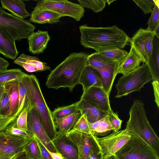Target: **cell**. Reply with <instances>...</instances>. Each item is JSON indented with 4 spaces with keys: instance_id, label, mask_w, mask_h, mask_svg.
Wrapping results in <instances>:
<instances>
[{
    "instance_id": "1",
    "label": "cell",
    "mask_w": 159,
    "mask_h": 159,
    "mask_svg": "<svg viewBox=\"0 0 159 159\" xmlns=\"http://www.w3.org/2000/svg\"><path fill=\"white\" fill-rule=\"evenodd\" d=\"M81 45L100 53L121 49L128 44L130 39L116 25L107 27H91L85 25L79 27Z\"/></svg>"
},
{
    "instance_id": "2",
    "label": "cell",
    "mask_w": 159,
    "mask_h": 159,
    "mask_svg": "<svg viewBox=\"0 0 159 159\" xmlns=\"http://www.w3.org/2000/svg\"><path fill=\"white\" fill-rule=\"evenodd\" d=\"M89 54L84 52L71 53L62 62L52 70L46 83L48 88H67L71 92L79 84L82 72L87 66Z\"/></svg>"
},
{
    "instance_id": "3",
    "label": "cell",
    "mask_w": 159,
    "mask_h": 159,
    "mask_svg": "<svg viewBox=\"0 0 159 159\" xmlns=\"http://www.w3.org/2000/svg\"><path fill=\"white\" fill-rule=\"evenodd\" d=\"M27 96L30 104L37 111L44 129L52 141L57 131L53 119L52 111L48 106L43 95L38 80L34 75L26 74L21 79Z\"/></svg>"
},
{
    "instance_id": "4",
    "label": "cell",
    "mask_w": 159,
    "mask_h": 159,
    "mask_svg": "<svg viewBox=\"0 0 159 159\" xmlns=\"http://www.w3.org/2000/svg\"><path fill=\"white\" fill-rule=\"evenodd\" d=\"M129 115L126 129L131 134L143 141L159 156V139L147 119L141 101L134 100Z\"/></svg>"
},
{
    "instance_id": "5",
    "label": "cell",
    "mask_w": 159,
    "mask_h": 159,
    "mask_svg": "<svg viewBox=\"0 0 159 159\" xmlns=\"http://www.w3.org/2000/svg\"><path fill=\"white\" fill-rule=\"evenodd\" d=\"M152 80V76L148 65L143 63L138 69L119 78L115 85L117 93L115 97L120 98L133 92H140L145 84Z\"/></svg>"
},
{
    "instance_id": "6",
    "label": "cell",
    "mask_w": 159,
    "mask_h": 159,
    "mask_svg": "<svg viewBox=\"0 0 159 159\" xmlns=\"http://www.w3.org/2000/svg\"><path fill=\"white\" fill-rule=\"evenodd\" d=\"M0 26L15 41L28 39L35 28L30 21L19 18L8 13L1 6Z\"/></svg>"
},
{
    "instance_id": "7",
    "label": "cell",
    "mask_w": 159,
    "mask_h": 159,
    "mask_svg": "<svg viewBox=\"0 0 159 159\" xmlns=\"http://www.w3.org/2000/svg\"><path fill=\"white\" fill-rule=\"evenodd\" d=\"M118 159H159L146 143L131 134L130 139L115 153Z\"/></svg>"
},
{
    "instance_id": "8",
    "label": "cell",
    "mask_w": 159,
    "mask_h": 159,
    "mask_svg": "<svg viewBox=\"0 0 159 159\" xmlns=\"http://www.w3.org/2000/svg\"><path fill=\"white\" fill-rule=\"evenodd\" d=\"M34 9L49 10L62 17H70L77 21L81 20L84 13V8L80 4L66 0H40Z\"/></svg>"
},
{
    "instance_id": "9",
    "label": "cell",
    "mask_w": 159,
    "mask_h": 159,
    "mask_svg": "<svg viewBox=\"0 0 159 159\" xmlns=\"http://www.w3.org/2000/svg\"><path fill=\"white\" fill-rule=\"evenodd\" d=\"M131 134L125 128L113 132L106 137L95 136L100 147L102 159L113 155L120 148L130 139Z\"/></svg>"
},
{
    "instance_id": "10",
    "label": "cell",
    "mask_w": 159,
    "mask_h": 159,
    "mask_svg": "<svg viewBox=\"0 0 159 159\" xmlns=\"http://www.w3.org/2000/svg\"><path fill=\"white\" fill-rule=\"evenodd\" d=\"M66 135L76 146L79 159H88L94 152L101 153L100 147L95 136L78 131L72 129Z\"/></svg>"
},
{
    "instance_id": "11",
    "label": "cell",
    "mask_w": 159,
    "mask_h": 159,
    "mask_svg": "<svg viewBox=\"0 0 159 159\" xmlns=\"http://www.w3.org/2000/svg\"><path fill=\"white\" fill-rule=\"evenodd\" d=\"M27 125V132L31 136L37 138L48 151L59 153L46 133L37 111L30 103L28 113Z\"/></svg>"
},
{
    "instance_id": "12",
    "label": "cell",
    "mask_w": 159,
    "mask_h": 159,
    "mask_svg": "<svg viewBox=\"0 0 159 159\" xmlns=\"http://www.w3.org/2000/svg\"><path fill=\"white\" fill-rule=\"evenodd\" d=\"M154 34L140 28L130 39L129 43L135 52L141 58L142 62L147 64L152 49Z\"/></svg>"
},
{
    "instance_id": "13",
    "label": "cell",
    "mask_w": 159,
    "mask_h": 159,
    "mask_svg": "<svg viewBox=\"0 0 159 159\" xmlns=\"http://www.w3.org/2000/svg\"><path fill=\"white\" fill-rule=\"evenodd\" d=\"M33 137L23 138L0 133V158L14 157L24 152L25 146Z\"/></svg>"
},
{
    "instance_id": "14",
    "label": "cell",
    "mask_w": 159,
    "mask_h": 159,
    "mask_svg": "<svg viewBox=\"0 0 159 159\" xmlns=\"http://www.w3.org/2000/svg\"><path fill=\"white\" fill-rule=\"evenodd\" d=\"M109 97L102 88L92 87L83 91L80 99L88 101L102 110L108 112L111 109Z\"/></svg>"
},
{
    "instance_id": "15",
    "label": "cell",
    "mask_w": 159,
    "mask_h": 159,
    "mask_svg": "<svg viewBox=\"0 0 159 159\" xmlns=\"http://www.w3.org/2000/svg\"><path fill=\"white\" fill-rule=\"evenodd\" d=\"M52 141L63 159H79L77 148L66 134L57 135Z\"/></svg>"
},
{
    "instance_id": "16",
    "label": "cell",
    "mask_w": 159,
    "mask_h": 159,
    "mask_svg": "<svg viewBox=\"0 0 159 159\" xmlns=\"http://www.w3.org/2000/svg\"><path fill=\"white\" fill-rule=\"evenodd\" d=\"M123 60L110 63L96 69L100 74L102 88L109 96L115 77L118 74L119 68Z\"/></svg>"
},
{
    "instance_id": "17",
    "label": "cell",
    "mask_w": 159,
    "mask_h": 159,
    "mask_svg": "<svg viewBox=\"0 0 159 159\" xmlns=\"http://www.w3.org/2000/svg\"><path fill=\"white\" fill-rule=\"evenodd\" d=\"M14 62L29 72L42 71L50 69L46 63L41 61L37 57L24 53L22 54Z\"/></svg>"
},
{
    "instance_id": "18",
    "label": "cell",
    "mask_w": 159,
    "mask_h": 159,
    "mask_svg": "<svg viewBox=\"0 0 159 159\" xmlns=\"http://www.w3.org/2000/svg\"><path fill=\"white\" fill-rule=\"evenodd\" d=\"M29 51L34 54L42 53L46 49L50 37L47 31L38 30L28 39Z\"/></svg>"
},
{
    "instance_id": "19",
    "label": "cell",
    "mask_w": 159,
    "mask_h": 159,
    "mask_svg": "<svg viewBox=\"0 0 159 159\" xmlns=\"http://www.w3.org/2000/svg\"><path fill=\"white\" fill-rule=\"evenodd\" d=\"M19 80L10 81L4 85L5 90L8 94L10 101V109L6 116L8 117H17V113L19 104L18 81Z\"/></svg>"
},
{
    "instance_id": "20",
    "label": "cell",
    "mask_w": 159,
    "mask_h": 159,
    "mask_svg": "<svg viewBox=\"0 0 159 159\" xmlns=\"http://www.w3.org/2000/svg\"><path fill=\"white\" fill-rule=\"evenodd\" d=\"M79 84L82 86L83 91L92 87L102 88L100 73L95 68L87 65L82 72Z\"/></svg>"
},
{
    "instance_id": "21",
    "label": "cell",
    "mask_w": 159,
    "mask_h": 159,
    "mask_svg": "<svg viewBox=\"0 0 159 159\" xmlns=\"http://www.w3.org/2000/svg\"><path fill=\"white\" fill-rule=\"evenodd\" d=\"M78 107L81 115L84 114L89 122L98 121L107 114L108 112L103 111L90 102L80 99L78 101Z\"/></svg>"
},
{
    "instance_id": "22",
    "label": "cell",
    "mask_w": 159,
    "mask_h": 159,
    "mask_svg": "<svg viewBox=\"0 0 159 159\" xmlns=\"http://www.w3.org/2000/svg\"><path fill=\"white\" fill-rule=\"evenodd\" d=\"M0 53L12 60H15L18 54L15 41L0 26Z\"/></svg>"
},
{
    "instance_id": "23",
    "label": "cell",
    "mask_w": 159,
    "mask_h": 159,
    "mask_svg": "<svg viewBox=\"0 0 159 159\" xmlns=\"http://www.w3.org/2000/svg\"><path fill=\"white\" fill-rule=\"evenodd\" d=\"M30 22L40 24H54L59 22L62 16L48 10L34 9L30 14Z\"/></svg>"
},
{
    "instance_id": "24",
    "label": "cell",
    "mask_w": 159,
    "mask_h": 159,
    "mask_svg": "<svg viewBox=\"0 0 159 159\" xmlns=\"http://www.w3.org/2000/svg\"><path fill=\"white\" fill-rule=\"evenodd\" d=\"M146 64L152 75V81H159V38L155 35L151 53Z\"/></svg>"
},
{
    "instance_id": "25",
    "label": "cell",
    "mask_w": 159,
    "mask_h": 159,
    "mask_svg": "<svg viewBox=\"0 0 159 159\" xmlns=\"http://www.w3.org/2000/svg\"><path fill=\"white\" fill-rule=\"evenodd\" d=\"M2 7L10 11L13 16L24 19L30 16L25 8V4L21 0H2Z\"/></svg>"
},
{
    "instance_id": "26",
    "label": "cell",
    "mask_w": 159,
    "mask_h": 159,
    "mask_svg": "<svg viewBox=\"0 0 159 159\" xmlns=\"http://www.w3.org/2000/svg\"><path fill=\"white\" fill-rule=\"evenodd\" d=\"M142 62L139 55L131 47L130 51L122 62L119 68L118 74L124 75L139 68Z\"/></svg>"
},
{
    "instance_id": "27",
    "label": "cell",
    "mask_w": 159,
    "mask_h": 159,
    "mask_svg": "<svg viewBox=\"0 0 159 159\" xmlns=\"http://www.w3.org/2000/svg\"><path fill=\"white\" fill-rule=\"evenodd\" d=\"M81 116L80 111L54 121L56 128L58 129L57 135L66 134L73 128Z\"/></svg>"
},
{
    "instance_id": "28",
    "label": "cell",
    "mask_w": 159,
    "mask_h": 159,
    "mask_svg": "<svg viewBox=\"0 0 159 159\" xmlns=\"http://www.w3.org/2000/svg\"><path fill=\"white\" fill-rule=\"evenodd\" d=\"M88 123L91 134L96 137L106 135L113 129L107 114L98 121Z\"/></svg>"
},
{
    "instance_id": "29",
    "label": "cell",
    "mask_w": 159,
    "mask_h": 159,
    "mask_svg": "<svg viewBox=\"0 0 159 159\" xmlns=\"http://www.w3.org/2000/svg\"><path fill=\"white\" fill-rule=\"evenodd\" d=\"M80 111L78 101L71 105L58 107L52 112L53 121Z\"/></svg>"
},
{
    "instance_id": "30",
    "label": "cell",
    "mask_w": 159,
    "mask_h": 159,
    "mask_svg": "<svg viewBox=\"0 0 159 159\" xmlns=\"http://www.w3.org/2000/svg\"><path fill=\"white\" fill-rule=\"evenodd\" d=\"M25 74L18 68L0 71V85H4L10 81L21 79Z\"/></svg>"
},
{
    "instance_id": "31",
    "label": "cell",
    "mask_w": 159,
    "mask_h": 159,
    "mask_svg": "<svg viewBox=\"0 0 159 159\" xmlns=\"http://www.w3.org/2000/svg\"><path fill=\"white\" fill-rule=\"evenodd\" d=\"M23 152L25 155L29 158L42 159L39 147L33 137L24 147Z\"/></svg>"
},
{
    "instance_id": "32",
    "label": "cell",
    "mask_w": 159,
    "mask_h": 159,
    "mask_svg": "<svg viewBox=\"0 0 159 159\" xmlns=\"http://www.w3.org/2000/svg\"><path fill=\"white\" fill-rule=\"evenodd\" d=\"M112 62L99 53L95 52L89 55L87 65L97 69Z\"/></svg>"
},
{
    "instance_id": "33",
    "label": "cell",
    "mask_w": 159,
    "mask_h": 159,
    "mask_svg": "<svg viewBox=\"0 0 159 159\" xmlns=\"http://www.w3.org/2000/svg\"><path fill=\"white\" fill-rule=\"evenodd\" d=\"M78 1L83 7L91 9L95 13L102 11L107 3L106 0H78Z\"/></svg>"
},
{
    "instance_id": "34",
    "label": "cell",
    "mask_w": 159,
    "mask_h": 159,
    "mask_svg": "<svg viewBox=\"0 0 159 159\" xmlns=\"http://www.w3.org/2000/svg\"><path fill=\"white\" fill-rule=\"evenodd\" d=\"M99 53L109 60L111 61L116 62L123 60L128 52L121 49H116Z\"/></svg>"
},
{
    "instance_id": "35",
    "label": "cell",
    "mask_w": 159,
    "mask_h": 159,
    "mask_svg": "<svg viewBox=\"0 0 159 159\" xmlns=\"http://www.w3.org/2000/svg\"><path fill=\"white\" fill-rule=\"evenodd\" d=\"M30 102H28L27 105L21 111L16 120L14 122L15 125L18 128L27 131L28 130L27 115Z\"/></svg>"
},
{
    "instance_id": "36",
    "label": "cell",
    "mask_w": 159,
    "mask_h": 159,
    "mask_svg": "<svg viewBox=\"0 0 159 159\" xmlns=\"http://www.w3.org/2000/svg\"><path fill=\"white\" fill-rule=\"evenodd\" d=\"M21 79L18 81L19 104L17 113V116L29 102L27 96L25 89L21 81Z\"/></svg>"
},
{
    "instance_id": "37",
    "label": "cell",
    "mask_w": 159,
    "mask_h": 159,
    "mask_svg": "<svg viewBox=\"0 0 159 159\" xmlns=\"http://www.w3.org/2000/svg\"><path fill=\"white\" fill-rule=\"evenodd\" d=\"M151 13V15L147 23L148 26L146 30L154 33L159 25V7L156 5Z\"/></svg>"
},
{
    "instance_id": "38",
    "label": "cell",
    "mask_w": 159,
    "mask_h": 159,
    "mask_svg": "<svg viewBox=\"0 0 159 159\" xmlns=\"http://www.w3.org/2000/svg\"><path fill=\"white\" fill-rule=\"evenodd\" d=\"M75 130L84 134H91L88 121L84 114L81 115V116L73 128Z\"/></svg>"
},
{
    "instance_id": "39",
    "label": "cell",
    "mask_w": 159,
    "mask_h": 159,
    "mask_svg": "<svg viewBox=\"0 0 159 159\" xmlns=\"http://www.w3.org/2000/svg\"><path fill=\"white\" fill-rule=\"evenodd\" d=\"M4 132L8 134L23 138L32 137L27 131L21 130L16 127L15 125L14 122L7 126Z\"/></svg>"
},
{
    "instance_id": "40",
    "label": "cell",
    "mask_w": 159,
    "mask_h": 159,
    "mask_svg": "<svg viewBox=\"0 0 159 159\" xmlns=\"http://www.w3.org/2000/svg\"><path fill=\"white\" fill-rule=\"evenodd\" d=\"M133 1L141 8L145 14L152 13L156 5L153 0H133Z\"/></svg>"
},
{
    "instance_id": "41",
    "label": "cell",
    "mask_w": 159,
    "mask_h": 159,
    "mask_svg": "<svg viewBox=\"0 0 159 159\" xmlns=\"http://www.w3.org/2000/svg\"><path fill=\"white\" fill-rule=\"evenodd\" d=\"M109 120L113 128V132H117L121 128L122 120L119 117L117 113L114 112L111 109L108 112Z\"/></svg>"
},
{
    "instance_id": "42",
    "label": "cell",
    "mask_w": 159,
    "mask_h": 159,
    "mask_svg": "<svg viewBox=\"0 0 159 159\" xmlns=\"http://www.w3.org/2000/svg\"><path fill=\"white\" fill-rule=\"evenodd\" d=\"M10 107V101L7 92L5 90L4 93L0 102V116L6 117Z\"/></svg>"
},
{
    "instance_id": "43",
    "label": "cell",
    "mask_w": 159,
    "mask_h": 159,
    "mask_svg": "<svg viewBox=\"0 0 159 159\" xmlns=\"http://www.w3.org/2000/svg\"><path fill=\"white\" fill-rule=\"evenodd\" d=\"M17 117L14 116L9 118L0 116V133L4 132L7 126L10 124L14 122Z\"/></svg>"
},
{
    "instance_id": "44",
    "label": "cell",
    "mask_w": 159,
    "mask_h": 159,
    "mask_svg": "<svg viewBox=\"0 0 159 159\" xmlns=\"http://www.w3.org/2000/svg\"><path fill=\"white\" fill-rule=\"evenodd\" d=\"M34 137L40 148L42 159H53L48 150L41 142L36 137Z\"/></svg>"
},
{
    "instance_id": "45",
    "label": "cell",
    "mask_w": 159,
    "mask_h": 159,
    "mask_svg": "<svg viewBox=\"0 0 159 159\" xmlns=\"http://www.w3.org/2000/svg\"><path fill=\"white\" fill-rule=\"evenodd\" d=\"M152 84L153 86L155 101L158 107H159V81H152Z\"/></svg>"
},
{
    "instance_id": "46",
    "label": "cell",
    "mask_w": 159,
    "mask_h": 159,
    "mask_svg": "<svg viewBox=\"0 0 159 159\" xmlns=\"http://www.w3.org/2000/svg\"><path fill=\"white\" fill-rule=\"evenodd\" d=\"M9 65L7 61L0 57V71L7 70Z\"/></svg>"
},
{
    "instance_id": "47",
    "label": "cell",
    "mask_w": 159,
    "mask_h": 159,
    "mask_svg": "<svg viewBox=\"0 0 159 159\" xmlns=\"http://www.w3.org/2000/svg\"><path fill=\"white\" fill-rule=\"evenodd\" d=\"M88 159H102L101 153L94 152L91 154Z\"/></svg>"
},
{
    "instance_id": "48",
    "label": "cell",
    "mask_w": 159,
    "mask_h": 159,
    "mask_svg": "<svg viewBox=\"0 0 159 159\" xmlns=\"http://www.w3.org/2000/svg\"><path fill=\"white\" fill-rule=\"evenodd\" d=\"M53 159H63L61 155L59 153L52 152L48 150Z\"/></svg>"
},
{
    "instance_id": "49",
    "label": "cell",
    "mask_w": 159,
    "mask_h": 159,
    "mask_svg": "<svg viewBox=\"0 0 159 159\" xmlns=\"http://www.w3.org/2000/svg\"><path fill=\"white\" fill-rule=\"evenodd\" d=\"M13 159H32L26 156L24 152H20L16 155L14 157Z\"/></svg>"
},
{
    "instance_id": "50",
    "label": "cell",
    "mask_w": 159,
    "mask_h": 159,
    "mask_svg": "<svg viewBox=\"0 0 159 159\" xmlns=\"http://www.w3.org/2000/svg\"><path fill=\"white\" fill-rule=\"evenodd\" d=\"M5 92L4 86L0 85V102Z\"/></svg>"
},
{
    "instance_id": "51",
    "label": "cell",
    "mask_w": 159,
    "mask_h": 159,
    "mask_svg": "<svg viewBox=\"0 0 159 159\" xmlns=\"http://www.w3.org/2000/svg\"><path fill=\"white\" fill-rule=\"evenodd\" d=\"M154 33V34L157 37L159 38V25L157 27V29H156Z\"/></svg>"
},
{
    "instance_id": "52",
    "label": "cell",
    "mask_w": 159,
    "mask_h": 159,
    "mask_svg": "<svg viewBox=\"0 0 159 159\" xmlns=\"http://www.w3.org/2000/svg\"><path fill=\"white\" fill-rule=\"evenodd\" d=\"M103 159H118L115 155L107 157Z\"/></svg>"
},
{
    "instance_id": "53",
    "label": "cell",
    "mask_w": 159,
    "mask_h": 159,
    "mask_svg": "<svg viewBox=\"0 0 159 159\" xmlns=\"http://www.w3.org/2000/svg\"><path fill=\"white\" fill-rule=\"evenodd\" d=\"M115 1V0H106V2L107 3L108 5H109L111 3H112L113 2Z\"/></svg>"
},
{
    "instance_id": "54",
    "label": "cell",
    "mask_w": 159,
    "mask_h": 159,
    "mask_svg": "<svg viewBox=\"0 0 159 159\" xmlns=\"http://www.w3.org/2000/svg\"><path fill=\"white\" fill-rule=\"evenodd\" d=\"M14 157H5V158H0V159H13Z\"/></svg>"
}]
</instances>
